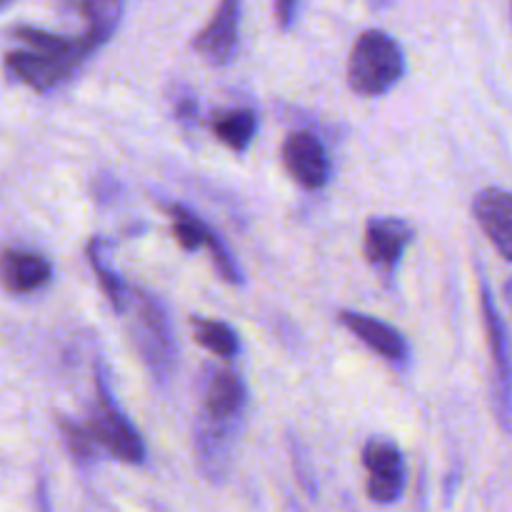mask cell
<instances>
[{
    "instance_id": "obj_20",
    "label": "cell",
    "mask_w": 512,
    "mask_h": 512,
    "mask_svg": "<svg viewBox=\"0 0 512 512\" xmlns=\"http://www.w3.org/2000/svg\"><path fill=\"white\" fill-rule=\"evenodd\" d=\"M503 295H505V303H508V305H510V310H512V278L508 280V283H505Z\"/></svg>"
},
{
    "instance_id": "obj_13",
    "label": "cell",
    "mask_w": 512,
    "mask_h": 512,
    "mask_svg": "<svg viewBox=\"0 0 512 512\" xmlns=\"http://www.w3.org/2000/svg\"><path fill=\"white\" fill-rule=\"evenodd\" d=\"M245 403H248V388H245L243 380L233 370H218L208 380L203 418L235 425L243 415Z\"/></svg>"
},
{
    "instance_id": "obj_4",
    "label": "cell",
    "mask_w": 512,
    "mask_h": 512,
    "mask_svg": "<svg viewBox=\"0 0 512 512\" xmlns=\"http://www.w3.org/2000/svg\"><path fill=\"white\" fill-rule=\"evenodd\" d=\"M480 308H483L485 330H488L490 355H493L495 370V410L503 430L512 433V345L505 320L495 305L488 283H480Z\"/></svg>"
},
{
    "instance_id": "obj_6",
    "label": "cell",
    "mask_w": 512,
    "mask_h": 512,
    "mask_svg": "<svg viewBox=\"0 0 512 512\" xmlns=\"http://www.w3.org/2000/svg\"><path fill=\"white\" fill-rule=\"evenodd\" d=\"M283 163L288 173L308 190L323 188L330 180L328 150L310 130L288 135L283 145Z\"/></svg>"
},
{
    "instance_id": "obj_3",
    "label": "cell",
    "mask_w": 512,
    "mask_h": 512,
    "mask_svg": "<svg viewBox=\"0 0 512 512\" xmlns=\"http://www.w3.org/2000/svg\"><path fill=\"white\" fill-rule=\"evenodd\" d=\"M138 330H135V345L140 355L153 370L160 383L170 378L175 365V335L168 313L158 298L148 293H138Z\"/></svg>"
},
{
    "instance_id": "obj_1",
    "label": "cell",
    "mask_w": 512,
    "mask_h": 512,
    "mask_svg": "<svg viewBox=\"0 0 512 512\" xmlns=\"http://www.w3.org/2000/svg\"><path fill=\"white\" fill-rule=\"evenodd\" d=\"M405 73L403 48L383 30H365L353 45L348 63L350 88L360 95H383Z\"/></svg>"
},
{
    "instance_id": "obj_14",
    "label": "cell",
    "mask_w": 512,
    "mask_h": 512,
    "mask_svg": "<svg viewBox=\"0 0 512 512\" xmlns=\"http://www.w3.org/2000/svg\"><path fill=\"white\" fill-rule=\"evenodd\" d=\"M255 130H258V115L250 108L220 110L213 115V133L233 150L248 148Z\"/></svg>"
},
{
    "instance_id": "obj_11",
    "label": "cell",
    "mask_w": 512,
    "mask_h": 512,
    "mask_svg": "<svg viewBox=\"0 0 512 512\" xmlns=\"http://www.w3.org/2000/svg\"><path fill=\"white\" fill-rule=\"evenodd\" d=\"M5 68L15 80L25 83L33 90H48L63 83L70 73L75 70V63L68 60L50 58L43 53H25V50H15V53L5 55Z\"/></svg>"
},
{
    "instance_id": "obj_2",
    "label": "cell",
    "mask_w": 512,
    "mask_h": 512,
    "mask_svg": "<svg viewBox=\"0 0 512 512\" xmlns=\"http://www.w3.org/2000/svg\"><path fill=\"white\" fill-rule=\"evenodd\" d=\"M88 433L93 435L95 445H103L108 453L118 455L123 463L140 465L145 460V443L138 430L133 428L123 410L115 405L108 383L98 375V408L90 418Z\"/></svg>"
},
{
    "instance_id": "obj_16",
    "label": "cell",
    "mask_w": 512,
    "mask_h": 512,
    "mask_svg": "<svg viewBox=\"0 0 512 512\" xmlns=\"http://www.w3.org/2000/svg\"><path fill=\"white\" fill-rule=\"evenodd\" d=\"M165 213L173 220V233L178 238L180 248L183 250H198L205 248V235H208V225L200 220V215H195L193 210L185 208L180 203H168L163 205Z\"/></svg>"
},
{
    "instance_id": "obj_9",
    "label": "cell",
    "mask_w": 512,
    "mask_h": 512,
    "mask_svg": "<svg viewBox=\"0 0 512 512\" xmlns=\"http://www.w3.org/2000/svg\"><path fill=\"white\" fill-rule=\"evenodd\" d=\"M473 213L500 255L512 263V193L485 188L475 195Z\"/></svg>"
},
{
    "instance_id": "obj_12",
    "label": "cell",
    "mask_w": 512,
    "mask_h": 512,
    "mask_svg": "<svg viewBox=\"0 0 512 512\" xmlns=\"http://www.w3.org/2000/svg\"><path fill=\"white\" fill-rule=\"evenodd\" d=\"M53 278V268L40 255L28 250H5L0 253V283L8 293H35Z\"/></svg>"
},
{
    "instance_id": "obj_17",
    "label": "cell",
    "mask_w": 512,
    "mask_h": 512,
    "mask_svg": "<svg viewBox=\"0 0 512 512\" xmlns=\"http://www.w3.org/2000/svg\"><path fill=\"white\" fill-rule=\"evenodd\" d=\"M88 260H90V268H93L95 278H98L100 283V290H103L105 295H108V300L113 303V308L118 310V313H125L128 310V285L123 283V278H120L115 270H110L108 265L103 263V255H100V240H93V243L88 245Z\"/></svg>"
},
{
    "instance_id": "obj_19",
    "label": "cell",
    "mask_w": 512,
    "mask_h": 512,
    "mask_svg": "<svg viewBox=\"0 0 512 512\" xmlns=\"http://www.w3.org/2000/svg\"><path fill=\"white\" fill-rule=\"evenodd\" d=\"M295 15H298V5L293 0H280V3H275V18H278V25L283 30H288L295 23Z\"/></svg>"
},
{
    "instance_id": "obj_21",
    "label": "cell",
    "mask_w": 512,
    "mask_h": 512,
    "mask_svg": "<svg viewBox=\"0 0 512 512\" xmlns=\"http://www.w3.org/2000/svg\"><path fill=\"white\" fill-rule=\"evenodd\" d=\"M5 5H8V3H0V8H5Z\"/></svg>"
},
{
    "instance_id": "obj_15",
    "label": "cell",
    "mask_w": 512,
    "mask_h": 512,
    "mask_svg": "<svg viewBox=\"0 0 512 512\" xmlns=\"http://www.w3.org/2000/svg\"><path fill=\"white\" fill-rule=\"evenodd\" d=\"M190 325H193L195 340H198L205 350H210V353L218 355V358H235V355H238V335H235V330L230 328L228 323L193 315V318H190Z\"/></svg>"
},
{
    "instance_id": "obj_10",
    "label": "cell",
    "mask_w": 512,
    "mask_h": 512,
    "mask_svg": "<svg viewBox=\"0 0 512 512\" xmlns=\"http://www.w3.org/2000/svg\"><path fill=\"white\" fill-rule=\"evenodd\" d=\"M340 323H343L355 338L363 340L370 350L383 355L385 360H393V363H408L410 345L408 340L403 338V333L395 330L393 325L383 323V320L373 318V315L355 313V310H343V313H340Z\"/></svg>"
},
{
    "instance_id": "obj_7",
    "label": "cell",
    "mask_w": 512,
    "mask_h": 512,
    "mask_svg": "<svg viewBox=\"0 0 512 512\" xmlns=\"http://www.w3.org/2000/svg\"><path fill=\"white\" fill-rule=\"evenodd\" d=\"M240 38V3L225 0L210 23L193 38V48L208 60L210 65H225L238 53Z\"/></svg>"
},
{
    "instance_id": "obj_18",
    "label": "cell",
    "mask_w": 512,
    "mask_h": 512,
    "mask_svg": "<svg viewBox=\"0 0 512 512\" xmlns=\"http://www.w3.org/2000/svg\"><path fill=\"white\" fill-rule=\"evenodd\" d=\"M60 430L65 435V443H68L70 453L78 460H90L95 455V440L83 425L73 423V420H60Z\"/></svg>"
},
{
    "instance_id": "obj_5",
    "label": "cell",
    "mask_w": 512,
    "mask_h": 512,
    "mask_svg": "<svg viewBox=\"0 0 512 512\" xmlns=\"http://www.w3.org/2000/svg\"><path fill=\"white\" fill-rule=\"evenodd\" d=\"M368 470V495L378 505H393L405 490V463L398 445L390 440H370L363 448Z\"/></svg>"
},
{
    "instance_id": "obj_8",
    "label": "cell",
    "mask_w": 512,
    "mask_h": 512,
    "mask_svg": "<svg viewBox=\"0 0 512 512\" xmlns=\"http://www.w3.org/2000/svg\"><path fill=\"white\" fill-rule=\"evenodd\" d=\"M415 230L400 218H370L365 225L363 253L370 265L383 270L398 268L400 258L413 243Z\"/></svg>"
}]
</instances>
